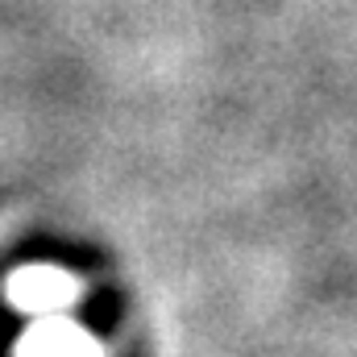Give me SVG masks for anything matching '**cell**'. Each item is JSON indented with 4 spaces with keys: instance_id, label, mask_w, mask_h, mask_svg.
<instances>
[{
    "instance_id": "obj_1",
    "label": "cell",
    "mask_w": 357,
    "mask_h": 357,
    "mask_svg": "<svg viewBox=\"0 0 357 357\" xmlns=\"http://www.w3.org/2000/svg\"><path fill=\"white\" fill-rule=\"evenodd\" d=\"M116 320H121V295L100 291L96 299H88V303H84V324H88V328H96V333H108Z\"/></svg>"
}]
</instances>
